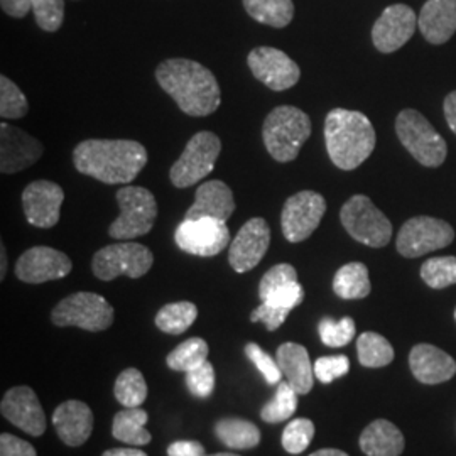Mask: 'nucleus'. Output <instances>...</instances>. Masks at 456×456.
Listing matches in <instances>:
<instances>
[{
  "instance_id": "nucleus-30",
  "label": "nucleus",
  "mask_w": 456,
  "mask_h": 456,
  "mask_svg": "<svg viewBox=\"0 0 456 456\" xmlns=\"http://www.w3.org/2000/svg\"><path fill=\"white\" fill-rule=\"evenodd\" d=\"M215 435L224 444L233 450H250L261 443L259 428L239 418L220 419L215 424Z\"/></svg>"
},
{
  "instance_id": "nucleus-49",
  "label": "nucleus",
  "mask_w": 456,
  "mask_h": 456,
  "mask_svg": "<svg viewBox=\"0 0 456 456\" xmlns=\"http://www.w3.org/2000/svg\"><path fill=\"white\" fill-rule=\"evenodd\" d=\"M102 456H147L144 452L135 450V448H112L107 450Z\"/></svg>"
},
{
  "instance_id": "nucleus-13",
  "label": "nucleus",
  "mask_w": 456,
  "mask_h": 456,
  "mask_svg": "<svg viewBox=\"0 0 456 456\" xmlns=\"http://www.w3.org/2000/svg\"><path fill=\"white\" fill-rule=\"evenodd\" d=\"M175 242L186 254L213 257L230 244V230L224 220L184 218L175 232Z\"/></svg>"
},
{
  "instance_id": "nucleus-26",
  "label": "nucleus",
  "mask_w": 456,
  "mask_h": 456,
  "mask_svg": "<svg viewBox=\"0 0 456 456\" xmlns=\"http://www.w3.org/2000/svg\"><path fill=\"white\" fill-rule=\"evenodd\" d=\"M277 365L294 391L301 395L310 394L314 384V367L303 345L282 343L277 348Z\"/></svg>"
},
{
  "instance_id": "nucleus-31",
  "label": "nucleus",
  "mask_w": 456,
  "mask_h": 456,
  "mask_svg": "<svg viewBox=\"0 0 456 456\" xmlns=\"http://www.w3.org/2000/svg\"><path fill=\"white\" fill-rule=\"evenodd\" d=\"M247 14L254 20L271 26L286 28L294 17L293 0H242Z\"/></svg>"
},
{
  "instance_id": "nucleus-24",
  "label": "nucleus",
  "mask_w": 456,
  "mask_h": 456,
  "mask_svg": "<svg viewBox=\"0 0 456 456\" xmlns=\"http://www.w3.org/2000/svg\"><path fill=\"white\" fill-rule=\"evenodd\" d=\"M235 210L233 193L224 181L212 180L196 188L195 203L184 218H216L227 222Z\"/></svg>"
},
{
  "instance_id": "nucleus-33",
  "label": "nucleus",
  "mask_w": 456,
  "mask_h": 456,
  "mask_svg": "<svg viewBox=\"0 0 456 456\" xmlns=\"http://www.w3.org/2000/svg\"><path fill=\"white\" fill-rule=\"evenodd\" d=\"M357 355L363 367L380 369L394 360V348L382 335L374 331L362 333L357 340Z\"/></svg>"
},
{
  "instance_id": "nucleus-25",
  "label": "nucleus",
  "mask_w": 456,
  "mask_h": 456,
  "mask_svg": "<svg viewBox=\"0 0 456 456\" xmlns=\"http://www.w3.org/2000/svg\"><path fill=\"white\" fill-rule=\"evenodd\" d=\"M418 26L428 43L444 45L456 33V0H428Z\"/></svg>"
},
{
  "instance_id": "nucleus-17",
  "label": "nucleus",
  "mask_w": 456,
  "mask_h": 456,
  "mask_svg": "<svg viewBox=\"0 0 456 456\" xmlns=\"http://www.w3.org/2000/svg\"><path fill=\"white\" fill-rule=\"evenodd\" d=\"M73 269L69 257L53 248L37 245L26 250L16 264V276L28 284H43L68 276Z\"/></svg>"
},
{
  "instance_id": "nucleus-50",
  "label": "nucleus",
  "mask_w": 456,
  "mask_h": 456,
  "mask_svg": "<svg viewBox=\"0 0 456 456\" xmlns=\"http://www.w3.org/2000/svg\"><path fill=\"white\" fill-rule=\"evenodd\" d=\"M310 456H348L342 450H335V448H325V450H318Z\"/></svg>"
},
{
  "instance_id": "nucleus-40",
  "label": "nucleus",
  "mask_w": 456,
  "mask_h": 456,
  "mask_svg": "<svg viewBox=\"0 0 456 456\" xmlns=\"http://www.w3.org/2000/svg\"><path fill=\"white\" fill-rule=\"evenodd\" d=\"M314 438V424L306 418H296L282 431V446L288 453H303Z\"/></svg>"
},
{
  "instance_id": "nucleus-16",
  "label": "nucleus",
  "mask_w": 456,
  "mask_h": 456,
  "mask_svg": "<svg viewBox=\"0 0 456 456\" xmlns=\"http://www.w3.org/2000/svg\"><path fill=\"white\" fill-rule=\"evenodd\" d=\"M271 244V228L264 218H250L244 227L237 232V237L232 240L228 250V262L232 269L239 274H244L257 267L264 259Z\"/></svg>"
},
{
  "instance_id": "nucleus-11",
  "label": "nucleus",
  "mask_w": 456,
  "mask_h": 456,
  "mask_svg": "<svg viewBox=\"0 0 456 456\" xmlns=\"http://www.w3.org/2000/svg\"><path fill=\"white\" fill-rule=\"evenodd\" d=\"M152 264L154 256L149 247L135 242H122L100 248L94 256L92 271L100 281H114L118 276L139 279L149 273Z\"/></svg>"
},
{
  "instance_id": "nucleus-7",
  "label": "nucleus",
  "mask_w": 456,
  "mask_h": 456,
  "mask_svg": "<svg viewBox=\"0 0 456 456\" xmlns=\"http://www.w3.org/2000/svg\"><path fill=\"white\" fill-rule=\"evenodd\" d=\"M395 132L411 156L426 167H438L444 163L448 147L438 131L418 110H403L395 118Z\"/></svg>"
},
{
  "instance_id": "nucleus-8",
  "label": "nucleus",
  "mask_w": 456,
  "mask_h": 456,
  "mask_svg": "<svg viewBox=\"0 0 456 456\" xmlns=\"http://www.w3.org/2000/svg\"><path fill=\"white\" fill-rule=\"evenodd\" d=\"M340 218L350 237L360 244L380 248L391 242L392 224L369 196H352L343 205Z\"/></svg>"
},
{
  "instance_id": "nucleus-28",
  "label": "nucleus",
  "mask_w": 456,
  "mask_h": 456,
  "mask_svg": "<svg viewBox=\"0 0 456 456\" xmlns=\"http://www.w3.org/2000/svg\"><path fill=\"white\" fill-rule=\"evenodd\" d=\"M370 289L369 269L362 262L345 264L333 277V291L342 299H363Z\"/></svg>"
},
{
  "instance_id": "nucleus-20",
  "label": "nucleus",
  "mask_w": 456,
  "mask_h": 456,
  "mask_svg": "<svg viewBox=\"0 0 456 456\" xmlns=\"http://www.w3.org/2000/svg\"><path fill=\"white\" fill-rule=\"evenodd\" d=\"M43 152V144L28 132L5 122L0 126V171L4 175H14L28 169L39 161Z\"/></svg>"
},
{
  "instance_id": "nucleus-45",
  "label": "nucleus",
  "mask_w": 456,
  "mask_h": 456,
  "mask_svg": "<svg viewBox=\"0 0 456 456\" xmlns=\"http://www.w3.org/2000/svg\"><path fill=\"white\" fill-rule=\"evenodd\" d=\"M0 456H37L33 444L20 440L14 435L2 433L0 436Z\"/></svg>"
},
{
  "instance_id": "nucleus-15",
  "label": "nucleus",
  "mask_w": 456,
  "mask_h": 456,
  "mask_svg": "<svg viewBox=\"0 0 456 456\" xmlns=\"http://www.w3.org/2000/svg\"><path fill=\"white\" fill-rule=\"evenodd\" d=\"M252 75L274 92L293 88L301 78V69L284 51L269 46L252 49L247 58Z\"/></svg>"
},
{
  "instance_id": "nucleus-2",
  "label": "nucleus",
  "mask_w": 456,
  "mask_h": 456,
  "mask_svg": "<svg viewBox=\"0 0 456 456\" xmlns=\"http://www.w3.org/2000/svg\"><path fill=\"white\" fill-rule=\"evenodd\" d=\"M156 80L186 115L205 117L220 107V85L212 71L198 61L166 60L156 69Z\"/></svg>"
},
{
  "instance_id": "nucleus-51",
  "label": "nucleus",
  "mask_w": 456,
  "mask_h": 456,
  "mask_svg": "<svg viewBox=\"0 0 456 456\" xmlns=\"http://www.w3.org/2000/svg\"><path fill=\"white\" fill-rule=\"evenodd\" d=\"M0 279H4L5 277V273H7V252H5V247L4 244L0 245Z\"/></svg>"
},
{
  "instance_id": "nucleus-6",
  "label": "nucleus",
  "mask_w": 456,
  "mask_h": 456,
  "mask_svg": "<svg viewBox=\"0 0 456 456\" xmlns=\"http://www.w3.org/2000/svg\"><path fill=\"white\" fill-rule=\"evenodd\" d=\"M120 215L109 228L117 240H132L149 233L158 218V203L154 195L142 186H124L117 191Z\"/></svg>"
},
{
  "instance_id": "nucleus-53",
  "label": "nucleus",
  "mask_w": 456,
  "mask_h": 456,
  "mask_svg": "<svg viewBox=\"0 0 456 456\" xmlns=\"http://www.w3.org/2000/svg\"><path fill=\"white\" fill-rule=\"evenodd\" d=\"M455 320H456V310H455Z\"/></svg>"
},
{
  "instance_id": "nucleus-10",
  "label": "nucleus",
  "mask_w": 456,
  "mask_h": 456,
  "mask_svg": "<svg viewBox=\"0 0 456 456\" xmlns=\"http://www.w3.org/2000/svg\"><path fill=\"white\" fill-rule=\"evenodd\" d=\"M51 320L56 326H77L86 331H103L114 323V308L100 294L75 293L54 306Z\"/></svg>"
},
{
  "instance_id": "nucleus-9",
  "label": "nucleus",
  "mask_w": 456,
  "mask_h": 456,
  "mask_svg": "<svg viewBox=\"0 0 456 456\" xmlns=\"http://www.w3.org/2000/svg\"><path fill=\"white\" fill-rule=\"evenodd\" d=\"M220 152L222 142L216 134L198 132L184 147L180 159L173 164L169 171L171 183L176 188H190L205 180L212 173Z\"/></svg>"
},
{
  "instance_id": "nucleus-44",
  "label": "nucleus",
  "mask_w": 456,
  "mask_h": 456,
  "mask_svg": "<svg viewBox=\"0 0 456 456\" xmlns=\"http://www.w3.org/2000/svg\"><path fill=\"white\" fill-rule=\"evenodd\" d=\"M245 354H247V357L250 359V362L259 369V372L264 375L267 384L274 386V384L281 382L282 372H281V369L277 365V360L274 362L273 357L269 354H265L257 343H248L245 346Z\"/></svg>"
},
{
  "instance_id": "nucleus-3",
  "label": "nucleus",
  "mask_w": 456,
  "mask_h": 456,
  "mask_svg": "<svg viewBox=\"0 0 456 456\" xmlns=\"http://www.w3.org/2000/svg\"><path fill=\"white\" fill-rule=\"evenodd\" d=\"M325 142L331 163L354 171L374 152V126L362 112L333 109L326 115Z\"/></svg>"
},
{
  "instance_id": "nucleus-14",
  "label": "nucleus",
  "mask_w": 456,
  "mask_h": 456,
  "mask_svg": "<svg viewBox=\"0 0 456 456\" xmlns=\"http://www.w3.org/2000/svg\"><path fill=\"white\" fill-rule=\"evenodd\" d=\"M326 212V200L316 191H299L289 196L281 213V227L286 240L297 244L310 239L320 227Z\"/></svg>"
},
{
  "instance_id": "nucleus-22",
  "label": "nucleus",
  "mask_w": 456,
  "mask_h": 456,
  "mask_svg": "<svg viewBox=\"0 0 456 456\" xmlns=\"http://www.w3.org/2000/svg\"><path fill=\"white\" fill-rule=\"evenodd\" d=\"M412 375L428 386L443 384L456 374V362L435 345L419 343L409 354Z\"/></svg>"
},
{
  "instance_id": "nucleus-39",
  "label": "nucleus",
  "mask_w": 456,
  "mask_h": 456,
  "mask_svg": "<svg viewBox=\"0 0 456 456\" xmlns=\"http://www.w3.org/2000/svg\"><path fill=\"white\" fill-rule=\"evenodd\" d=\"M318 331H320L322 342L325 343L326 346L340 348L354 340L357 328H355V322L352 318L345 316L338 322H335L331 318L322 320L318 325Z\"/></svg>"
},
{
  "instance_id": "nucleus-46",
  "label": "nucleus",
  "mask_w": 456,
  "mask_h": 456,
  "mask_svg": "<svg viewBox=\"0 0 456 456\" xmlns=\"http://www.w3.org/2000/svg\"><path fill=\"white\" fill-rule=\"evenodd\" d=\"M167 456H207V452L198 441H175L167 448Z\"/></svg>"
},
{
  "instance_id": "nucleus-19",
  "label": "nucleus",
  "mask_w": 456,
  "mask_h": 456,
  "mask_svg": "<svg viewBox=\"0 0 456 456\" xmlns=\"http://www.w3.org/2000/svg\"><path fill=\"white\" fill-rule=\"evenodd\" d=\"M418 19L406 4L389 5L375 20L372 41L380 53H394L403 48L416 31Z\"/></svg>"
},
{
  "instance_id": "nucleus-47",
  "label": "nucleus",
  "mask_w": 456,
  "mask_h": 456,
  "mask_svg": "<svg viewBox=\"0 0 456 456\" xmlns=\"http://www.w3.org/2000/svg\"><path fill=\"white\" fill-rule=\"evenodd\" d=\"M0 5L7 16L22 19L33 9V0H0Z\"/></svg>"
},
{
  "instance_id": "nucleus-36",
  "label": "nucleus",
  "mask_w": 456,
  "mask_h": 456,
  "mask_svg": "<svg viewBox=\"0 0 456 456\" xmlns=\"http://www.w3.org/2000/svg\"><path fill=\"white\" fill-rule=\"evenodd\" d=\"M297 409V392L289 382H279L276 394L261 411V418L269 424H277L289 419Z\"/></svg>"
},
{
  "instance_id": "nucleus-52",
  "label": "nucleus",
  "mask_w": 456,
  "mask_h": 456,
  "mask_svg": "<svg viewBox=\"0 0 456 456\" xmlns=\"http://www.w3.org/2000/svg\"><path fill=\"white\" fill-rule=\"evenodd\" d=\"M207 456H239V455H233V453H215V455H207Z\"/></svg>"
},
{
  "instance_id": "nucleus-32",
  "label": "nucleus",
  "mask_w": 456,
  "mask_h": 456,
  "mask_svg": "<svg viewBox=\"0 0 456 456\" xmlns=\"http://www.w3.org/2000/svg\"><path fill=\"white\" fill-rule=\"evenodd\" d=\"M198 318V308L190 301L169 303L156 314V326L167 335H181Z\"/></svg>"
},
{
  "instance_id": "nucleus-1",
  "label": "nucleus",
  "mask_w": 456,
  "mask_h": 456,
  "mask_svg": "<svg viewBox=\"0 0 456 456\" xmlns=\"http://www.w3.org/2000/svg\"><path fill=\"white\" fill-rule=\"evenodd\" d=\"M75 167L105 184H124L147 164L146 147L129 139H86L73 151Z\"/></svg>"
},
{
  "instance_id": "nucleus-5",
  "label": "nucleus",
  "mask_w": 456,
  "mask_h": 456,
  "mask_svg": "<svg viewBox=\"0 0 456 456\" xmlns=\"http://www.w3.org/2000/svg\"><path fill=\"white\" fill-rule=\"evenodd\" d=\"M310 135V117L291 105L276 107L265 117L262 127L265 149L279 163L294 161Z\"/></svg>"
},
{
  "instance_id": "nucleus-38",
  "label": "nucleus",
  "mask_w": 456,
  "mask_h": 456,
  "mask_svg": "<svg viewBox=\"0 0 456 456\" xmlns=\"http://www.w3.org/2000/svg\"><path fill=\"white\" fill-rule=\"evenodd\" d=\"M29 112L28 98L16 83L0 77V115L4 118H22Z\"/></svg>"
},
{
  "instance_id": "nucleus-27",
  "label": "nucleus",
  "mask_w": 456,
  "mask_h": 456,
  "mask_svg": "<svg viewBox=\"0 0 456 456\" xmlns=\"http://www.w3.org/2000/svg\"><path fill=\"white\" fill-rule=\"evenodd\" d=\"M360 448L367 456H399L404 452V436L395 424L377 419L363 429Z\"/></svg>"
},
{
  "instance_id": "nucleus-35",
  "label": "nucleus",
  "mask_w": 456,
  "mask_h": 456,
  "mask_svg": "<svg viewBox=\"0 0 456 456\" xmlns=\"http://www.w3.org/2000/svg\"><path fill=\"white\" fill-rule=\"evenodd\" d=\"M117 401L126 408H141L147 399L146 379L137 369H126L115 380Z\"/></svg>"
},
{
  "instance_id": "nucleus-37",
  "label": "nucleus",
  "mask_w": 456,
  "mask_h": 456,
  "mask_svg": "<svg viewBox=\"0 0 456 456\" xmlns=\"http://www.w3.org/2000/svg\"><path fill=\"white\" fill-rule=\"evenodd\" d=\"M424 282L433 289H444L456 284V257H433L424 262L421 267Z\"/></svg>"
},
{
  "instance_id": "nucleus-41",
  "label": "nucleus",
  "mask_w": 456,
  "mask_h": 456,
  "mask_svg": "<svg viewBox=\"0 0 456 456\" xmlns=\"http://www.w3.org/2000/svg\"><path fill=\"white\" fill-rule=\"evenodd\" d=\"M31 11L43 31L54 33L61 28L65 19V0H33Z\"/></svg>"
},
{
  "instance_id": "nucleus-34",
  "label": "nucleus",
  "mask_w": 456,
  "mask_h": 456,
  "mask_svg": "<svg viewBox=\"0 0 456 456\" xmlns=\"http://www.w3.org/2000/svg\"><path fill=\"white\" fill-rule=\"evenodd\" d=\"M208 343L203 338H188L167 355V367L176 372H190L208 360Z\"/></svg>"
},
{
  "instance_id": "nucleus-48",
  "label": "nucleus",
  "mask_w": 456,
  "mask_h": 456,
  "mask_svg": "<svg viewBox=\"0 0 456 456\" xmlns=\"http://www.w3.org/2000/svg\"><path fill=\"white\" fill-rule=\"evenodd\" d=\"M444 117L450 129L456 134V90L444 98Z\"/></svg>"
},
{
  "instance_id": "nucleus-23",
  "label": "nucleus",
  "mask_w": 456,
  "mask_h": 456,
  "mask_svg": "<svg viewBox=\"0 0 456 456\" xmlns=\"http://www.w3.org/2000/svg\"><path fill=\"white\" fill-rule=\"evenodd\" d=\"M58 436L68 446H82L92 436L94 412L82 401H66L53 412Z\"/></svg>"
},
{
  "instance_id": "nucleus-29",
  "label": "nucleus",
  "mask_w": 456,
  "mask_h": 456,
  "mask_svg": "<svg viewBox=\"0 0 456 456\" xmlns=\"http://www.w3.org/2000/svg\"><path fill=\"white\" fill-rule=\"evenodd\" d=\"M147 412L141 408H126L117 412L112 426L115 440L129 443L132 446L149 444L152 436L146 429Z\"/></svg>"
},
{
  "instance_id": "nucleus-43",
  "label": "nucleus",
  "mask_w": 456,
  "mask_h": 456,
  "mask_svg": "<svg viewBox=\"0 0 456 456\" xmlns=\"http://www.w3.org/2000/svg\"><path fill=\"white\" fill-rule=\"evenodd\" d=\"M313 367H314V377L322 384H331L335 379H340L343 375L348 374L350 360L345 355L320 357L313 363Z\"/></svg>"
},
{
  "instance_id": "nucleus-18",
  "label": "nucleus",
  "mask_w": 456,
  "mask_h": 456,
  "mask_svg": "<svg viewBox=\"0 0 456 456\" xmlns=\"http://www.w3.org/2000/svg\"><path fill=\"white\" fill-rule=\"evenodd\" d=\"M65 191L53 181L31 183L22 193V207L26 220L37 228L54 227L61 215Z\"/></svg>"
},
{
  "instance_id": "nucleus-42",
  "label": "nucleus",
  "mask_w": 456,
  "mask_h": 456,
  "mask_svg": "<svg viewBox=\"0 0 456 456\" xmlns=\"http://www.w3.org/2000/svg\"><path fill=\"white\" fill-rule=\"evenodd\" d=\"M186 386L190 392L200 399L210 397L215 389V369L212 363L207 360L200 367L186 372Z\"/></svg>"
},
{
  "instance_id": "nucleus-21",
  "label": "nucleus",
  "mask_w": 456,
  "mask_h": 456,
  "mask_svg": "<svg viewBox=\"0 0 456 456\" xmlns=\"http://www.w3.org/2000/svg\"><path fill=\"white\" fill-rule=\"evenodd\" d=\"M2 416L31 436L46 431V416L36 392L28 386H19L7 392L0 404Z\"/></svg>"
},
{
  "instance_id": "nucleus-12",
  "label": "nucleus",
  "mask_w": 456,
  "mask_h": 456,
  "mask_svg": "<svg viewBox=\"0 0 456 456\" xmlns=\"http://www.w3.org/2000/svg\"><path fill=\"white\" fill-rule=\"evenodd\" d=\"M455 240V230L440 218L414 216L408 220L397 235V250L408 259H416L440 250Z\"/></svg>"
},
{
  "instance_id": "nucleus-4",
  "label": "nucleus",
  "mask_w": 456,
  "mask_h": 456,
  "mask_svg": "<svg viewBox=\"0 0 456 456\" xmlns=\"http://www.w3.org/2000/svg\"><path fill=\"white\" fill-rule=\"evenodd\" d=\"M259 297L262 305L252 311L250 322L264 323L274 331L286 322L288 314L303 303L305 288L297 281V273L291 264H277L261 279Z\"/></svg>"
}]
</instances>
